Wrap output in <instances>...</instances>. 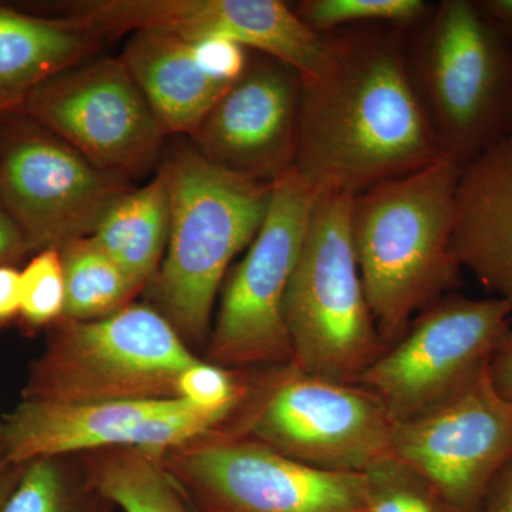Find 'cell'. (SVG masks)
<instances>
[{
	"label": "cell",
	"mask_w": 512,
	"mask_h": 512,
	"mask_svg": "<svg viewBox=\"0 0 512 512\" xmlns=\"http://www.w3.org/2000/svg\"><path fill=\"white\" fill-rule=\"evenodd\" d=\"M103 40L69 16L40 18L0 5V120L22 116L37 87L87 62Z\"/></svg>",
	"instance_id": "19"
},
{
	"label": "cell",
	"mask_w": 512,
	"mask_h": 512,
	"mask_svg": "<svg viewBox=\"0 0 512 512\" xmlns=\"http://www.w3.org/2000/svg\"><path fill=\"white\" fill-rule=\"evenodd\" d=\"M224 431L320 470L365 474L392 456L394 421L359 384L272 367Z\"/></svg>",
	"instance_id": "7"
},
{
	"label": "cell",
	"mask_w": 512,
	"mask_h": 512,
	"mask_svg": "<svg viewBox=\"0 0 512 512\" xmlns=\"http://www.w3.org/2000/svg\"><path fill=\"white\" fill-rule=\"evenodd\" d=\"M484 22L512 43V0H474Z\"/></svg>",
	"instance_id": "29"
},
{
	"label": "cell",
	"mask_w": 512,
	"mask_h": 512,
	"mask_svg": "<svg viewBox=\"0 0 512 512\" xmlns=\"http://www.w3.org/2000/svg\"><path fill=\"white\" fill-rule=\"evenodd\" d=\"M392 454L451 512H481L495 478L512 460V400L488 369L440 409L394 424Z\"/></svg>",
	"instance_id": "14"
},
{
	"label": "cell",
	"mask_w": 512,
	"mask_h": 512,
	"mask_svg": "<svg viewBox=\"0 0 512 512\" xmlns=\"http://www.w3.org/2000/svg\"><path fill=\"white\" fill-rule=\"evenodd\" d=\"M481 512H512V460L495 478Z\"/></svg>",
	"instance_id": "31"
},
{
	"label": "cell",
	"mask_w": 512,
	"mask_h": 512,
	"mask_svg": "<svg viewBox=\"0 0 512 512\" xmlns=\"http://www.w3.org/2000/svg\"><path fill=\"white\" fill-rule=\"evenodd\" d=\"M460 173V165L443 157L352 198L357 266L386 349L420 312L461 285L450 249Z\"/></svg>",
	"instance_id": "2"
},
{
	"label": "cell",
	"mask_w": 512,
	"mask_h": 512,
	"mask_svg": "<svg viewBox=\"0 0 512 512\" xmlns=\"http://www.w3.org/2000/svg\"><path fill=\"white\" fill-rule=\"evenodd\" d=\"M318 195L293 168L272 183L264 224L224 282L208 362L234 372L292 362L285 298Z\"/></svg>",
	"instance_id": "9"
},
{
	"label": "cell",
	"mask_w": 512,
	"mask_h": 512,
	"mask_svg": "<svg viewBox=\"0 0 512 512\" xmlns=\"http://www.w3.org/2000/svg\"><path fill=\"white\" fill-rule=\"evenodd\" d=\"M366 512H451L429 484L389 456L365 473Z\"/></svg>",
	"instance_id": "25"
},
{
	"label": "cell",
	"mask_w": 512,
	"mask_h": 512,
	"mask_svg": "<svg viewBox=\"0 0 512 512\" xmlns=\"http://www.w3.org/2000/svg\"><path fill=\"white\" fill-rule=\"evenodd\" d=\"M198 357L150 305L97 320L60 319L29 366L23 400L82 404L178 397V382Z\"/></svg>",
	"instance_id": "5"
},
{
	"label": "cell",
	"mask_w": 512,
	"mask_h": 512,
	"mask_svg": "<svg viewBox=\"0 0 512 512\" xmlns=\"http://www.w3.org/2000/svg\"><path fill=\"white\" fill-rule=\"evenodd\" d=\"M26 254L25 237L0 202V266L12 265Z\"/></svg>",
	"instance_id": "28"
},
{
	"label": "cell",
	"mask_w": 512,
	"mask_h": 512,
	"mask_svg": "<svg viewBox=\"0 0 512 512\" xmlns=\"http://www.w3.org/2000/svg\"><path fill=\"white\" fill-rule=\"evenodd\" d=\"M74 457H40L23 464L2 512H113L114 504L90 484Z\"/></svg>",
	"instance_id": "23"
},
{
	"label": "cell",
	"mask_w": 512,
	"mask_h": 512,
	"mask_svg": "<svg viewBox=\"0 0 512 512\" xmlns=\"http://www.w3.org/2000/svg\"><path fill=\"white\" fill-rule=\"evenodd\" d=\"M163 464L204 512H366L365 474L306 466L227 431L167 451Z\"/></svg>",
	"instance_id": "10"
},
{
	"label": "cell",
	"mask_w": 512,
	"mask_h": 512,
	"mask_svg": "<svg viewBox=\"0 0 512 512\" xmlns=\"http://www.w3.org/2000/svg\"><path fill=\"white\" fill-rule=\"evenodd\" d=\"M234 417L198 409L181 397L82 404L22 399L0 421L2 464L107 448H138L164 456L220 433Z\"/></svg>",
	"instance_id": "12"
},
{
	"label": "cell",
	"mask_w": 512,
	"mask_h": 512,
	"mask_svg": "<svg viewBox=\"0 0 512 512\" xmlns=\"http://www.w3.org/2000/svg\"><path fill=\"white\" fill-rule=\"evenodd\" d=\"M298 18L316 35L360 25L409 29L429 13L426 0H303L293 6Z\"/></svg>",
	"instance_id": "24"
},
{
	"label": "cell",
	"mask_w": 512,
	"mask_h": 512,
	"mask_svg": "<svg viewBox=\"0 0 512 512\" xmlns=\"http://www.w3.org/2000/svg\"><path fill=\"white\" fill-rule=\"evenodd\" d=\"M161 168L170 192V234L147 288L184 342L200 345L210 338L229 265L264 224L272 183L224 170L188 144L175 148Z\"/></svg>",
	"instance_id": "3"
},
{
	"label": "cell",
	"mask_w": 512,
	"mask_h": 512,
	"mask_svg": "<svg viewBox=\"0 0 512 512\" xmlns=\"http://www.w3.org/2000/svg\"><path fill=\"white\" fill-rule=\"evenodd\" d=\"M64 9L101 39L141 30L185 39L220 37L301 76L315 73L325 52L323 37L281 0H84Z\"/></svg>",
	"instance_id": "15"
},
{
	"label": "cell",
	"mask_w": 512,
	"mask_h": 512,
	"mask_svg": "<svg viewBox=\"0 0 512 512\" xmlns=\"http://www.w3.org/2000/svg\"><path fill=\"white\" fill-rule=\"evenodd\" d=\"M20 279V318L26 328L36 330L59 322L63 318L66 305V282L60 249L47 248L37 252L20 272Z\"/></svg>",
	"instance_id": "26"
},
{
	"label": "cell",
	"mask_w": 512,
	"mask_h": 512,
	"mask_svg": "<svg viewBox=\"0 0 512 512\" xmlns=\"http://www.w3.org/2000/svg\"><path fill=\"white\" fill-rule=\"evenodd\" d=\"M511 316L503 299L448 293L420 312L356 384L383 404L394 424L420 419L490 369L512 330Z\"/></svg>",
	"instance_id": "8"
},
{
	"label": "cell",
	"mask_w": 512,
	"mask_h": 512,
	"mask_svg": "<svg viewBox=\"0 0 512 512\" xmlns=\"http://www.w3.org/2000/svg\"><path fill=\"white\" fill-rule=\"evenodd\" d=\"M417 103L444 157L464 165L512 134V43L474 0H441L404 33Z\"/></svg>",
	"instance_id": "4"
},
{
	"label": "cell",
	"mask_w": 512,
	"mask_h": 512,
	"mask_svg": "<svg viewBox=\"0 0 512 512\" xmlns=\"http://www.w3.org/2000/svg\"><path fill=\"white\" fill-rule=\"evenodd\" d=\"M90 484L123 512H200L165 470L161 454L107 448L79 454Z\"/></svg>",
	"instance_id": "21"
},
{
	"label": "cell",
	"mask_w": 512,
	"mask_h": 512,
	"mask_svg": "<svg viewBox=\"0 0 512 512\" xmlns=\"http://www.w3.org/2000/svg\"><path fill=\"white\" fill-rule=\"evenodd\" d=\"M490 373L500 393L512 400V330L495 353Z\"/></svg>",
	"instance_id": "30"
},
{
	"label": "cell",
	"mask_w": 512,
	"mask_h": 512,
	"mask_svg": "<svg viewBox=\"0 0 512 512\" xmlns=\"http://www.w3.org/2000/svg\"><path fill=\"white\" fill-rule=\"evenodd\" d=\"M22 279L12 265L0 266V328L20 316Z\"/></svg>",
	"instance_id": "27"
},
{
	"label": "cell",
	"mask_w": 512,
	"mask_h": 512,
	"mask_svg": "<svg viewBox=\"0 0 512 512\" xmlns=\"http://www.w3.org/2000/svg\"><path fill=\"white\" fill-rule=\"evenodd\" d=\"M2 121L0 202L29 252L90 237L107 208L131 190L28 117Z\"/></svg>",
	"instance_id": "11"
},
{
	"label": "cell",
	"mask_w": 512,
	"mask_h": 512,
	"mask_svg": "<svg viewBox=\"0 0 512 512\" xmlns=\"http://www.w3.org/2000/svg\"><path fill=\"white\" fill-rule=\"evenodd\" d=\"M23 473V464H0V512Z\"/></svg>",
	"instance_id": "32"
},
{
	"label": "cell",
	"mask_w": 512,
	"mask_h": 512,
	"mask_svg": "<svg viewBox=\"0 0 512 512\" xmlns=\"http://www.w3.org/2000/svg\"><path fill=\"white\" fill-rule=\"evenodd\" d=\"M0 464H2V444H0Z\"/></svg>",
	"instance_id": "33"
},
{
	"label": "cell",
	"mask_w": 512,
	"mask_h": 512,
	"mask_svg": "<svg viewBox=\"0 0 512 512\" xmlns=\"http://www.w3.org/2000/svg\"><path fill=\"white\" fill-rule=\"evenodd\" d=\"M59 249L66 282L62 319L107 318L131 305L141 291L90 237L70 239Z\"/></svg>",
	"instance_id": "22"
},
{
	"label": "cell",
	"mask_w": 512,
	"mask_h": 512,
	"mask_svg": "<svg viewBox=\"0 0 512 512\" xmlns=\"http://www.w3.org/2000/svg\"><path fill=\"white\" fill-rule=\"evenodd\" d=\"M355 195L322 192L285 298L292 365L339 383L356 384L386 346L360 279L350 204Z\"/></svg>",
	"instance_id": "6"
},
{
	"label": "cell",
	"mask_w": 512,
	"mask_h": 512,
	"mask_svg": "<svg viewBox=\"0 0 512 512\" xmlns=\"http://www.w3.org/2000/svg\"><path fill=\"white\" fill-rule=\"evenodd\" d=\"M120 59L167 134L191 136L235 83L215 73L192 40L171 33H134Z\"/></svg>",
	"instance_id": "18"
},
{
	"label": "cell",
	"mask_w": 512,
	"mask_h": 512,
	"mask_svg": "<svg viewBox=\"0 0 512 512\" xmlns=\"http://www.w3.org/2000/svg\"><path fill=\"white\" fill-rule=\"evenodd\" d=\"M22 116L127 181L156 165L167 136L121 59L56 74L30 94Z\"/></svg>",
	"instance_id": "13"
},
{
	"label": "cell",
	"mask_w": 512,
	"mask_h": 512,
	"mask_svg": "<svg viewBox=\"0 0 512 512\" xmlns=\"http://www.w3.org/2000/svg\"><path fill=\"white\" fill-rule=\"evenodd\" d=\"M404 33L360 25L322 36V63L301 76L293 164L318 194L356 195L444 157L407 76Z\"/></svg>",
	"instance_id": "1"
},
{
	"label": "cell",
	"mask_w": 512,
	"mask_h": 512,
	"mask_svg": "<svg viewBox=\"0 0 512 512\" xmlns=\"http://www.w3.org/2000/svg\"><path fill=\"white\" fill-rule=\"evenodd\" d=\"M256 55L191 134L192 146L224 170L274 183L292 170L298 153L302 77Z\"/></svg>",
	"instance_id": "16"
},
{
	"label": "cell",
	"mask_w": 512,
	"mask_h": 512,
	"mask_svg": "<svg viewBox=\"0 0 512 512\" xmlns=\"http://www.w3.org/2000/svg\"><path fill=\"white\" fill-rule=\"evenodd\" d=\"M451 255L512 306V134L461 168Z\"/></svg>",
	"instance_id": "17"
},
{
	"label": "cell",
	"mask_w": 512,
	"mask_h": 512,
	"mask_svg": "<svg viewBox=\"0 0 512 512\" xmlns=\"http://www.w3.org/2000/svg\"><path fill=\"white\" fill-rule=\"evenodd\" d=\"M170 234V192L160 167L154 180L131 188L107 208L90 239L141 289L156 278Z\"/></svg>",
	"instance_id": "20"
}]
</instances>
